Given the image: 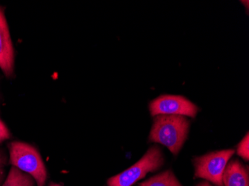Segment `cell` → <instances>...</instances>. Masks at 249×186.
<instances>
[{
    "label": "cell",
    "mask_w": 249,
    "mask_h": 186,
    "mask_svg": "<svg viewBox=\"0 0 249 186\" xmlns=\"http://www.w3.org/2000/svg\"><path fill=\"white\" fill-rule=\"evenodd\" d=\"M190 127V121L186 116L158 115L154 118L149 142L160 144L177 155L187 141Z\"/></svg>",
    "instance_id": "1"
},
{
    "label": "cell",
    "mask_w": 249,
    "mask_h": 186,
    "mask_svg": "<svg viewBox=\"0 0 249 186\" xmlns=\"http://www.w3.org/2000/svg\"><path fill=\"white\" fill-rule=\"evenodd\" d=\"M10 163L33 177L37 186H44L47 171L37 150L25 142H12L8 145Z\"/></svg>",
    "instance_id": "2"
},
{
    "label": "cell",
    "mask_w": 249,
    "mask_h": 186,
    "mask_svg": "<svg viewBox=\"0 0 249 186\" xmlns=\"http://www.w3.org/2000/svg\"><path fill=\"white\" fill-rule=\"evenodd\" d=\"M164 156L161 148L151 147L141 159L126 170L107 180V186H132L143 179L149 173H153L163 167Z\"/></svg>",
    "instance_id": "3"
},
{
    "label": "cell",
    "mask_w": 249,
    "mask_h": 186,
    "mask_svg": "<svg viewBox=\"0 0 249 186\" xmlns=\"http://www.w3.org/2000/svg\"><path fill=\"white\" fill-rule=\"evenodd\" d=\"M234 153V150L227 149L196 156L193 159L195 169L194 177L205 180L214 186H223L222 178L225 168Z\"/></svg>",
    "instance_id": "4"
},
{
    "label": "cell",
    "mask_w": 249,
    "mask_h": 186,
    "mask_svg": "<svg viewBox=\"0 0 249 186\" xmlns=\"http://www.w3.org/2000/svg\"><path fill=\"white\" fill-rule=\"evenodd\" d=\"M149 112L153 117L158 115H176L195 118L198 107L187 98L181 96L163 95L149 103Z\"/></svg>",
    "instance_id": "5"
},
{
    "label": "cell",
    "mask_w": 249,
    "mask_h": 186,
    "mask_svg": "<svg viewBox=\"0 0 249 186\" xmlns=\"http://www.w3.org/2000/svg\"><path fill=\"white\" fill-rule=\"evenodd\" d=\"M15 68V51L3 9L0 7V68L11 77Z\"/></svg>",
    "instance_id": "6"
},
{
    "label": "cell",
    "mask_w": 249,
    "mask_h": 186,
    "mask_svg": "<svg viewBox=\"0 0 249 186\" xmlns=\"http://www.w3.org/2000/svg\"><path fill=\"white\" fill-rule=\"evenodd\" d=\"M223 186H249V168L238 159L228 163L224 172Z\"/></svg>",
    "instance_id": "7"
},
{
    "label": "cell",
    "mask_w": 249,
    "mask_h": 186,
    "mask_svg": "<svg viewBox=\"0 0 249 186\" xmlns=\"http://www.w3.org/2000/svg\"><path fill=\"white\" fill-rule=\"evenodd\" d=\"M138 186H183L171 170H165L162 173L150 177L145 181L139 183Z\"/></svg>",
    "instance_id": "8"
},
{
    "label": "cell",
    "mask_w": 249,
    "mask_h": 186,
    "mask_svg": "<svg viewBox=\"0 0 249 186\" xmlns=\"http://www.w3.org/2000/svg\"><path fill=\"white\" fill-rule=\"evenodd\" d=\"M35 183L32 176L13 166L2 186H35Z\"/></svg>",
    "instance_id": "9"
},
{
    "label": "cell",
    "mask_w": 249,
    "mask_h": 186,
    "mask_svg": "<svg viewBox=\"0 0 249 186\" xmlns=\"http://www.w3.org/2000/svg\"><path fill=\"white\" fill-rule=\"evenodd\" d=\"M236 153L244 160L249 161V133L243 137L241 142L237 145Z\"/></svg>",
    "instance_id": "10"
},
{
    "label": "cell",
    "mask_w": 249,
    "mask_h": 186,
    "mask_svg": "<svg viewBox=\"0 0 249 186\" xmlns=\"http://www.w3.org/2000/svg\"><path fill=\"white\" fill-rule=\"evenodd\" d=\"M11 138V133L3 121L0 119V143Z\"/></svg>",
    "instance_id": "11"
},
{
    "label": "cell",
    "mask_w": 249,
    "mask_h": 186,
    "mask_svg": "<svg viewBox=\"0 0 249 186\" xmlns=\"http://www.w3.org/2000/svg\"><path fill=\"white\" fill-rule=\"evenodd\" d=\"M7 157L2 150H0V183H2L4 178V171L6 165Z\"/></svg>",
    "instance_id": "12"
},
{
    "label": "cell",
    "mask_w": 249,
    "mask_h": 186,
    "mask_svg": "<svg viewBox=\"0 0 249 186\" xmlns=\"http://www.w3.org/2000/svg\"><path fill=\"white\" fill-rule=\"evenodd\" d=\"M196 186H212L211 184H210L209 182L208 181H204L201 182V183H198Z\"/></svg>",
    "instance_id": "13"
},
{
    "label": "cell",
    "mask_w": 249,
    "mask_h": 186,
    "mask_svg": "<svg viewBox=\"0 0 249 186\" xmlns=\"http://www.w3.org/2000/svg\"><path fill=\"white\" fill-rule=\"evenodd\" d=\"M55 186V185H54V186Z\"/></svg>",
    "instance_id": "14"
}]
</instances>
